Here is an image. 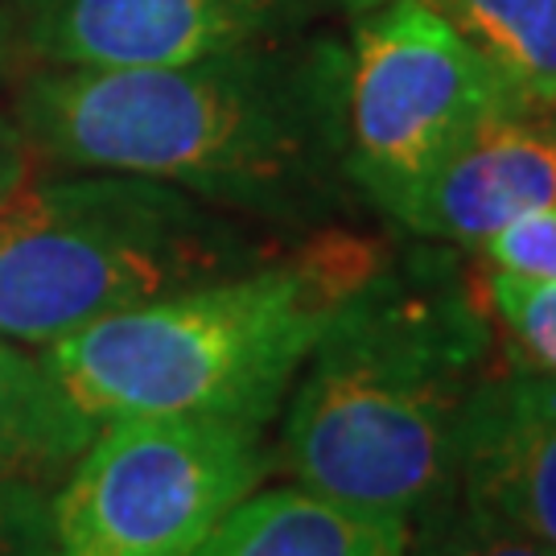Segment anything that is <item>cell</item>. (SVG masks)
<instances>
[{
	"instance_id": "cell-3",
	"label": "cell",
	"mask_w": 556,
	"mask_h": 556,
	"mask_svg": "<svg viewBox=\"0 0 556 556\" xmlns=\"http://www.w3.org/2000/svg\"><path fill=\"white\" fill-rule=\"evenodd\" d=\"M383 264L367 236L318 231L236 277L91 321L41 358L100 425L161 413L268 425L342 301Z\"/></svg>"
},
{
	"instance_id": "cell-6",
	"label": "cell",
	"mask_w": 556,
	"mask_h": 556,
	"mask_svg": "<svg viewBox=\"0 0 556 556\" xmlns=\"http://www.w3.org/2000/svg\"><path fill=\"white\" fill-rule=\"evenodd\" d=\"M523 100L420 0H379L338 54L342 169L396 223L420 181L498 108Z\"/></svg>"
},
{
	"instance_id": "cell-5",
	"label": "cell",
	"mask_w": 556,
	"mask_h": 556,
	"mask_svg": "<svg viewBox=\"0 0 556 556\" xmlns=\"http://www.w3.org/2000/svg\"><path fill=\"white\" fill-rule=\"evenodd\" d=\"M268 475L273 445L252 420H103L50 495L54 556H194Z\"/></svg>"
},
{
	"instance_id": "cell-9",
	"label": "cell",
	"mask_w": 556,
	"mask_h": 556,
	"mask_svg": "<svg viewBox=\"0 0 556 556\" xmlns=\"http://www.w3.org/2000/svg\"><path fill=\"white\" fill-rule=\"evenodd\" d=\"M457 491L556 553V376L511 363L470 396Z\"/></svg>"
},
{
	"instance_id": "cell-14",
	"label": "cell",
	"mask_w": 556,
	"mask_h": 556,
	"mask_svg": "<svg viewBox=\"0 0 556 556\" xmlns=\"http://www.w3.org/2000/svg\"><path fill=\"white\" fill-rule=\"evenodd\" d=\"M482 309L507 334L516 363L556 376V285L536 277H516L486 268L482 277Z\"/></svg>"
},
{
	"instance_id": "cell-7",
	"label": "cell",
	"mask_w": 556,
	"mask_h": 556,
	"mask_svg": "<svg viewBox=\"0 0 556 556\" xmlns=\"http://www.w3.org/2000/svg\"><path fill=\"white\" fill-rule=\"evenodd\" d=\"M285 17L289 0H0V62L161 66L273 38Z\"/></svg>"
},
{
	"instance_id": "cell-16",
	"label": "cell",
	"mask_w": 556,
	"mask_h": 556,
	"mask_svg": "<svg viewBox=\"0 0 556 556\" xmlns=\"http://www.w3.org/2000/svg\"><path fill=\"white\" fill-rule=\"evenodd\" d=\"M0 556H54L46 491L0 486Z\"/></svg>"
},
{
	"instance_id": "cell-8",
	"label": "cell",
	"mask_w": 556,
	"mask_h": 556,
	"mask_svg": "<svg viewBox=\"0 0 556 556\" xmlns=\"http://www.w3.org/2000/svg\"><path fill=\"white\" fill-rule=\"evenodd\" d=\"M544 206H556V103L511 100L420 181L396 223L420 239L482 248Z\"/></svg>"
},
{
	"instance_id": "cell-10",
	"label": "cell",
	"mask_w": 556,
	"mask_h": 556,
	"mask_svg": "<svg viewBox=\"0 0 556 556\" xmlns=\"http://www.w3.org/2000/svg\"><path fill=\"white\" fill-rule=\"evenodd\" d=\"M404 548L408 519L285 482L256 486L194 556H404Z\"/></svg>"
},
{
	"instance_id": "cell-11",
	"label": "cell",
	"mask_w": 556,
	"mask_h": 556,
	"mask_svg": "<svg viewBox=\"0 0 556 556\" xmlns=\"http://www.w3.org/2000/svg\"><path fill=\"white\" fill-rule=\"evenodd\" d=\"M100 420L66 396L41 351L0 338V486L54 495Z\"/></svg>"
},
{
	"instance_id": "cell-1",
	"label": "cell",
	"mask_w": 556,
	"mask_h": 556,
	"mask_svg": "<svg viewBox=\"0 0 556 556\" xmlns=\"http://www.w3.org/2000/svg\"><path fill=\"white\" fill-rule=\"evenodd\" d=\"M9 112L50 165L165 181L268 223L318 219L346 178L334 50L260 38L161 66H38Z\"/></svg>"
},
{
	"instance_id": "cell-15",
	"label": "cell",
	"mask_w": 556,
	"mask_h": 556,
	"mask_svg": "<svg viewBox=\"0 0 556 556\" xmlns=\"http://www.w3.org/2000/svg\"><path fill=\"white\" fill-rule=\"evenodd\" d=\"M478 252L486 260V268L556 285V206H544V211H532L523 219L507 223Z\"/></svg>"
},
{
	"instance_id": "cell-2",
	"label": "cell",
	"mask_w": 556,
	"mask_h": 556,
	"mask_svg": "<svg viewBox=\"0 0 556 556\" xmlns=\"http://www.w3.org/2000/svg\"><path fill=\"white\" fill-rule=\"evenodd\" d=\"M491 318L450 268L392 260L342 301L285 396L273 470L413 519L457 486V438L491 376Z\"/></svg>"
},
{
	"instance_id": "cell-13",
	"label": "cell",
	"mask_w": 556,
	"mask_h": 556,
	"mask_svg": "<svg viewBox=\"0 0 556 556\" xmlns=\"http://www.w3.org/2000/svg\"><path fill=\"white\" fill-rule=\"evenodd\" d=\"M404 556H556L511 519L495 516L462 491L441 495L408 523Z\"/></svg>"
},
{
	"instance_id": "cell-4",
	"label": "cell",
	"mask_w": 556,
	"mask_h": 556,
	"mask_svg": "<svg viewBox=\"0 0 556 556\" xmlns=\"http://www.w3.org/2000/svg\"><path fill=\"white\" fill-rule=\"evenodd\" d=\"M268 256L231 211L165 181L103 169L25 178L0 206V338L41 351Z\"/></svg>"
},
{
	"instance_id": "cell-17",
	"label": "cell",
	"mask_w": 556,
	"mask_h": 556,
	"mask_svg": "<svg viewBox=\"0 0 556 556\" xmlns=\"http://www.w3.org/2000/svg\"><path fill=\"white\" fill-rule=\"evenodd\" d=\"M34 169V153L21 137L17 119L9 108H0V206L17 194Z\"/></svg>"
},
{
	"instance_id": "cell-18",
	"label": "cell",
	"mask_w": 556,
	"mask_h": 556,
	"mask_svg": "<svg viewBox=\"0 0 556 556\" xmlns=\"http://www.w3.org/2000/svg\"><path fill=\"white\" fill-rule=\"evenodd\" d=\"M346 4H351L355 13H363V9H371V4H379V0H346Z\"/></svg>"
},
{
	"instance_id": "cell-12",
	"label": "cell",
	"mask_w": 556,
	"mask_h": 556,
	"mask_svg": "<svg viewBox=\"0 0 556 556\" xmlns=\"http://www.w3.org/2000/svg\"><path fill=\"white\" fill-rule=\"evenodd\" d=\"M523 100L556 103V0H420Z\"/></svg>"
}]
</instances>
